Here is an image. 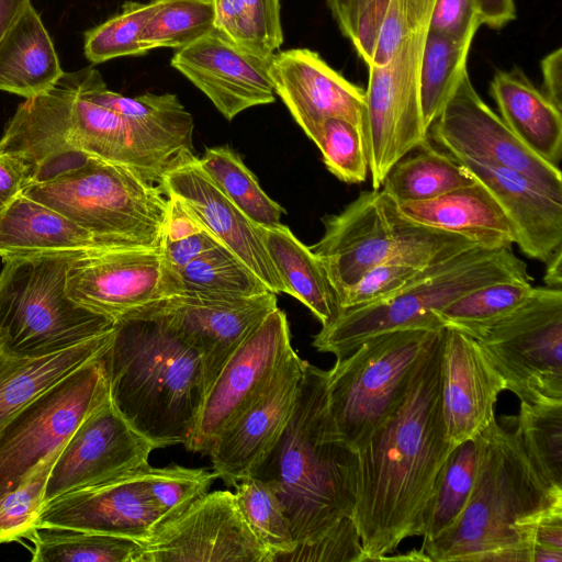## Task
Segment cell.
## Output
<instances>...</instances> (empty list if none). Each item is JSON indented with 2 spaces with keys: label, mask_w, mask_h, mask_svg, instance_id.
Masks as SVG:
<instances>
[{
  "label": "cell",
  "mask_w": 562,
  "mask_h": 562,
  "mask_svg": "<svg viewBox=\"0 0 562 562\" xmlns=\"http://www.w3.org/2000/svg\"><path fill=\"white\" fill-rule=\"evenodd\" d=\"M428 140L416 154L401 158L384 179L381 189L397 204L431 200L475 182L462 165Z\"/></svg>",
  "instance_id": "obj_34"
},
{
  "label": "cell",
  "mask_w": 562,
  "mask_h": 562,
  "mask_svg": "<svg viewBox=\"0 0 562 562\" xmlns=\"http://www.w3.org/2000/svg\"><path fill=\"white\" fill-rule=\"evenodd\" d=\"M269 58L252 54L215 29L176 50L170 65L201 90L228 121L274 102Z\"/></svg>",
  "instance_id": "obj_22"
},
{
  "label": "cell",
  "mask_w": 562,
  "mask_h": 562,
  "mask_svg": "<svg viewBox=\"0 0 562 562\" xmlns=\"http://www.w3.org/2000/svg\"><path fill=\"white\" fill-rule=\"evenodd\" d=\"M506 382L482 345L445 327L441 352V411L447 439L457 446L476 437L495 419Z\"/></svg>",
  "instance_id": "obj_24"
},
{
  "label": "cell",
  "mask_w": 562,
  "mask_h": 562,
  "mask_svg": "<svg viewBox=\"0 0 562 562\" xmlns=\"http://www.w3.org/2000/svg\"><path fill=\"white\" fill-rule=\"evenodd\" d=\"M292 350L286 314L277 307L244 339L215 376L186 448L207 456L218 435L261 395Z\"/></svg>",
  "instance_id": "obj_14"
},
{
  "label": "cell",
  "mask_w": 562,
  "mask_h": 562,
  "mask_svg": "<svg viewBox=\"0 0 562 562\" xmlns=\"http://www.w3.org/2000/svg\"><path fill=\"white\" fill-rule=\"evenodd\" d=\"M31 0H0V41Z\"/></svg>",
  "instance_id": "obj_58"
},
{
  "label": "cell",
  "mask_w": 562,
  "mask_h": 562,
  "mask_svg": "<svg viewBox=\"0 0 562 562\" xmlns=\"http://www.w3.org/2000/svg\"><path fill=\"white\" fill-rule=\"evenodd\" d=\"M437 330L411 328L373 336L327 370L329 413L352 449L358 451L398 405Z\"/></svg>",
  "instance_id": "obj_10"
},
{
  "label": "cell",
  "mask_w": 562,
  "mask_h": 562,
  "mask_svg": "<svg viewBox=\"0 0 562 562\" xmlns=\"http://www.w3.org/2000/svg\"><path fill=\"white\" fill-rule=\"evenodd\" d=\"M58 454L46 460L23 484L0 498V543L21 539L35 527L44 506L47 479Z\"/></svg>",
  "instance_id": "obj_49"
},
{
  "label": "cell",
  "mask_w": 562,
  "mask_h": 562,
  "mask_svg": "<svg viewBox=\"0 0 562 562\" xmlns=\"http://www.w3.org/2000/svg\"><path fill=\"white\" fill-rule=\"evenodd\" d=\"M544 265L547 266L543 276L546 286L562 289V250Z\"/></svg>",
  "instance_id": "obj_59"
},
{
  "label": "cell",
  "mask_w": 562,
  "mask_h": 562,
  "mask_svg": "<svg viewBox=\"0 0 562 562\" xmlns=\"http://www.w3.org/2000/svg\"><path fill=\"white\" fill-rule=\"evenodd\" d=\"M358 454L328 408L327 370L305 362L293 413L249 476L268 485L295 549L282 562H363L353 513Z\"/></svg>",
  "instance_id": "obj_1"
},
{
  "label": "cell",
  "mask_w": 562,
  "mask_h": 562,
  "mask_svg": "<svg viewBox=\"0 0 562 562\" xmlns=\"http://www.w3.org/2000/svg\"><path fill=\"white\" fill-rule=\"evenodd\" d=\"M267 252L289 290L322 326L328 325L340 308L327 276L308 246L284 224L258 225Z\"/></svg>",
  "instance_id": "obj_33"
},
{
  "label": "cell",
  "mask_w": 562,
  "mask_h": 562,
  "mask_svg": "<svg viewBox=\"0 0 562 562\" xmlns=\"http://www.w3.org/2000/svg\"><path fill=\"white\" fill-rule=\"evenodd\" d=\"M155 449L109 398L81 422L57 456L47 479L44 505L143 469Z\"/></svg>",
  "instance_id": "obj_18"
},
{
  "label": "cell",
  "mask_w": 562,
  "mask_h": 562,
  "mask_svg": "<svg viewBox=\"0 0 562 562\" xmlns=\"http://www.w3.org/2000/svg\"><path fill=\"white\" fill-rule=\"evenodd\" d=\"M23 538L33 543V562H139L142 542L102 532L35 526Z\"/></svg>",
  "instance_id": "obj_35"
},
{
  "label": "cell",
  "mask_w": 562,
  "mask_h": 562,
  "mask_svg": "<svg viewBox=\"0 0 562 562\" xmlns=\"http://www.w3.org/2000/svg\"><path fill=\"white\" fill-rule=\"evenodd\" d=\"M0 153L23 162L29 181L43 168L76 156L125 167L156 184L171 165L122 115L87 98L71 72L19 105L0 139Z\"/></svg>",
  "instance_id": "obj_5"
},
{
  "label": "cell",
  "mask_w": 562,
  "mask_h": 562,
  "mask_svg": "<svg viewBox=\"0 0 562 562\" xmlns=\"http://www.w3.org/2000/svg\"><path fill=\"white\" fill-rule=\"evenodd\" d=\"M277 303L271 291L249 296L186 291L140 310L158 316L199 350L207 391L231 355Z\"/></svg>",
  "instance_id": "obj_19"
},
{
  "label": "cell",
  "mask_w": 562,
  "mask_h": 562,
  "mask_svg": "<svg viewBox=\"0 0 562 562\" xmlns=\"http://www.w3.org/2000/svg\"><path fill=\"white\" fill-rule=\"evenodd\" d=\"M274 93L314 143L328 117L347 120L364 133L366 92L308 48L278 50L268 63Z\"/></svg>",
  "instance_id": "obj_21"
},
{
  "label": "cell",
  "mask_w": 562,
  "mask_h": 562,
  "mask_svg": "<svg viewBox=\"0 0 562 562\" xmlns=\"http://www.w3.org/2000/svg\"><path fill=\"white\" fill-rule=\"evenodd\" d=\"M515 430L531 465L547 486L562 491V402H520Z\"/></svg>",
  "instance_id": "obj_41"
},
{
  "label": "cell",
  "mask_w": 562,
  "mask_h": 562,
  "mask_svg": "<svg viewBox=\"0 0 562 562\" xmlns=\"http://www.w3.org/2000/svg\"><path fill=\"white\" fill-rule=\"evenodd\" d=\"M481 26L474 0H436L428 31L454 40L475 36Z\"/></svg>",
  "instance_id": "obj_52"
},
{
  "label": "cell",
  "mask_w": 562,
  "mask_h": 562,
  "mask_svg": "<svg viewBox=\"0 0 562 562\" xmlns=\"http://www.w3.org/2000/svg\"><path fill=\"white\" fill-rule=\"evenodd\" d=\"M147 467V465H146ZM112 482L46 503L35 526H57L147 541L162 522L145 468Z\"/></svg>",
  "instance_id": "obj_25"
},
{
  "label": "cell",
  "mask_w": 562,
  "mask_h": 562,
  "mask_svg": "<svg viewBox=\"0 0 562 562\" xmlns=\"http://www.w3.org/2000/svg\"><path fill=\"white\" fill-rule=\"evenodd\" d=\"M142 544L139 562H273L227 490L205 493Z\"/></svg>",
  "instance_id": "obj_17"
},
{
  "label": "cell",
  "mask_w": 562,
  "mask_h": 562,
  "mask_svg": "<svg viewBox=\"0 0 562 562\" xmlns=\"http://www.w3.org/2000/svg\"><path fill=\"white\" fill-rule=\"evenodd\" d=\"M541 91L562 110V49L549 53L540 63Z\"/></svg>",
  "instance_id": "obj_56"
},
{
  "label": "cell",
  "mask_w": 562,
  "mask_h": 562,
  "mask_svg": "<svg viewBox=\"0 0 562 562\" xmlns=\"http://www.w3.org/2000/svg\"><path fill=\"white\" fill-rule=\"evenodd\" d=\"M443 151L501 166L529 178L544 193L562 202V172L531 151L480 97L468 71L428 130Z\"/></svg>",
  "instance_id": "obj_15"
},
{
  "label": "cell",
  "mask_w": 562,
  "mask_h": 562,
  "mask_svg": "<svg viewBox=\"0 0 562 562\" xmlns=\"http://www.w3.org/2000/svg\"><path fill=\"white\" fill-rule=\"evenodd\" d=\"M144 476L147 490L161 514L162 522L175 518L207 493L213 481L217 479L213 471L205 469L180 465L153 468L149 464L145 468Z\"/></svg>",
  "instance_id": "obj_47"
},
{
  "label": "cell",
  "mask_w": 562,
  "mask_h": 562,
  "mask_svg": "<svg viewBox=\"0 0 562 562\" xmlns=\"http://www.w3.org/2000/svg\"><path fill=\"white\" fill-rule=\"evenodd\" d=\"M476 475L469 502L453 528L424 543L431 562H532L520 537L532 515L562 499L547 486L514 431L494 419L481 434Z\"/></svg>",
  "instance_id": "obj_4"
},
{
  "label": "cell",
  "mask_w": 562,
  "mask_h": 562,
  "mask_svg": "<svg viewBox=\"0 0 562 562\" xmlns=\"http://www.w3.org/2000/svg\"><path fill=\"white\" fill-rule=\"evenodd\" d=\"M473 37L454 40L427 31L419 68V97L425 128L439 116L463 75Z\"/></svg>",
  "instance_id": "obj_37"
},
{
  "label": "cell",
  "mask_w": 562,
  "mask_h": 562,
  "mask_svg": "<svg viewBox=\"0 0 562 562\" xmlns=\"http://www.w3.org/2000/svg\"><path fill=\"white\" fill-rule=\"evenodd\" d=\"M64 74L53 41L30 2L0 41V90L32 98L55 87Z\"/></svg>",
  "instance_id": "obj_31"
},
{
  "label": "cell",
  "mask_w": 562,
  "mask_h": 562,
  "mask_svg": "<svg viewBox=\"0 0 562 562\" xmlns=\"http://www.w3.org/2000/svg\"><path fill=\"white\" fill-rule=\"evenodd\" d=\"M83 251L3 259L0 272V352L15 357L54 353L111 331L115 319L74 301L67 272Z\"/></svg>",
  "instance_id": "obj_8"
},
{
  "label": "cell",
  "mask_w": 562,
  "mask_h": 562,
  "mask_svg": "<svg viewBox=\"0 0 562 562\" xmlns=\"http://www.w3.org/2000/svg\"><path fill=\"white\" fill-rule=\"evenodd\" d=\"M109 398L99 356L11 417L0 430V498L58 454L81 422Z\"/></svg>",
  "instance_id": "obj_11"
},
{
  "label": "cell",
  "mask_w": 562,
  "mask_h": 562,
  "mask_svg": "<svg viewBox=\"0 0 562 562\" xmlns=\"http://www.w3.org/2000/svg\"><path fill=\"white\" fill-rule=\"evenodd\" d=\"M481 25L499 30L516 19L514 0H474Z\"/></svg>",
  "instance_id": "obj_57"
},
{
  "label": "cell",
  "mask_w": 562,
  "mask_h": 562,
  "mask_svg": "<svg viewBox=\"0 0 562 562\" xmlns=\"http://www.w3.org/2000/svg\"><path fill=\"white\" fill-rule=\"evenodd\" d=\"M305 360L293 349L261 395L215 439L212 471L227 486L249 477L293 413Z\"/></svg>",
  "instance_id": "obj_23"
},
{
  "label": "cell",
  "mask_w": 562,
  "mask_h": 562,
  "mask_svg": "<svg viewBox=\"0 0 562 562\" xmlns=\"http://www.w3.org/2000/svg\"><path fill=\"white\" fill-rule=\"evenodd\" d=\"M238 507L257 539L282 562L296 547L290 524L271 488L255 477L234 485Z\"/></svg>",
  "instance_id": "obj_44"
},
{
  "label": "cell",
  "mask_w": 562,
  "mask_h": 562,
  "mask_svg": "<svg viewBox=\"0 0 562 562\" xmlns=\"http://www.w3.org/2000/svg\"><path fill=\"white\" fill-rule=\"evenodd\" d=\"M530 280L528 267L512 248L475 246L426 267L394 295L380 302L341 310L313 337V347L340 359L364 340L381 334L445 328L437 312L480 286L506 280Z\"/></svg>",
  "instance_id": "obj_7"
},
{
  "label": "cell",
  "mask_w": 562,
  "mask_h": 562,
  "mask_svg": "<svg viewBox=\"0 0 562 562\" xmlns=\"http://www.w3.org/2000/svg\"><path fill=\"white\" fill-rule=\"evenodd\" d=\"M408 220L459 234L481 247L512 248L515 237L503 210L477 181L441 196L398 204Z\"/></svg>",
  "instance_id": "obj_28"
},
{
  "label": "cell",
  "mask_w": 562,
  "mask_h": 562,
  "mask_svg": "<svg viewBox=\"0 0 562 562\" xmlns=\"http://www.w3.org/2000/svg\"><path fill=\"white\" fill-rule=\"evenodd\" d=\"M448 154V153H447ZM496 200L520 251L547 263L562 250V202L555 201L522 173L449 154Z\"/></svg>",
  "instance_id": "obj_26"
},
{
  "label": "cell",
  "mask_w": 562,
  "mask_h": 562,
  "mask_svg": "<svg viewBox=\"0 0 562 562\" xmlns=\"http://www.w3.org/2000/svg\"><path fill=\"white\" fill-rule=\"evenodd\" d=\"M501 119L537 156L560 167L562 113L519 68L497 70L490 83Z\"/></svg>",
  "instance_id": "obj_29"
},
{
  "label": "cell",
  "mask_w": 562,
  "mask_h": 562,
  "mask_svg": "<svg viewBox=\"0 0 562 562\" xmlns=\"http://www.w3.org/2000/svg\"><path fill=\"white\" fill-rule=\"evenodd\" d=\"M530 280H506L474 289L437 312L443 327L473 338L515 312L533 291Z\"/></svg>",
  "instance_id": "obj_39"
},
{
  "label": "cell",
  "mask_w": 562,
  "mask_h": 562,
  "mask_svg": "<svg viewBox=\"0 0 562 562\" xmlns=\"http://www.w3.org/2000/svg\"><path fill=\"white\" fill-rule=\"evenodd\" d=\"M94 248L102 247L90 233L23 193L0 212L2 259Z\"/></svg>",
  "instance_id": "obj_30"
},
{
  "label": "cell",
  "mask_w": 562,
  "mask_h": 562,
  "mask_svg": "<svg viewBox=\"0 0 562 562\" xmlns=\"http://www.w3.org/2000/svg\"><path fill=\"white\" fill-rule=\"evenodd\" d=\"M22 193L75 222L102 248H159L168 198L131 169L77 156L43 170Z\"/></svg>",
  "instance_id": "obj_6"
},
{
  "label": "cell",
  "mask_w": 562,
  "mask_h": 562,
  "mask_svg": "<svg viewBox=\"0 0 562 562\" xmlns=\"http://www.w3.org/2000/svg\"><path fill=\"white\" fill-rule=\"evenodd\" d=\"M27 183L26 166L18 157L0 153V212L22 193Z\"/></svg>",
  "instance_id": "obj_55"
},
{
  "label": "cell",
  "mask_w": 562,
  "mask_h": 562,
  "mask_svg": "<svg viewBox=\"0 0 562 562\" xmlns=\"http://www.w3.org/2000/svg\"><path fill=\"white\" fill-rule=\"evenodd\" d=\"M100 359L112 404L137 432L156 448L189 443L206 393L198 349L139 310L116 319Z\"/></svg>",
  "instance_id": "obj_3"
},
{
  "label": "cell",
  "mask_w": 562,
  "mask_h": 562,
  "mask_svg": "<svg viewBox=\"0 0 562 562\" xmlns=\"http://www.w3.org/2000/svg\"><path fill=\"white\" fill-rule=\"evenodd\" d=\"M218 246L224 245L205 229L180 240L160 244L159 250L167 265L176 271L201 254Z\"/></svg>",
  "instance_id": "obj_53"
},
{
  "label": "cell",
  "mask_w": 562,
  "mask_h": 562,
  "mask_svg": "<svg viewBox=\"0 0 562 562\" xmlns=\"http://www.w3.org/2000/svg\"><path fill=\"white\" fill-rule=\"evenodd\" d=\"M71 76L87 98L122 115L171 162L183 153L193 151V119L176 94L122 95L108 89L101 74L92 66L72 71Z\"/></svg>",
  "instance_id": "obj_27"
},
{
  "label": "cell",
  "mask_w": 562,
  "mask_h": 562,
  "mask_svg": "<svg viewBox=\"0 0 562 562\" xmlns=\"http://www.w3.org/2000/svg\"><path fill=\"white\" fill-rule=\"evenodd\" d=\"M215 30L241 48L270 58L283 43L280 0H212Z\"/></svg>",
  "instance_id": "obj_38"
},
{
  "label": "cell",
  "mask_w": 562,
  "mask_h": 562,
  "mask_svg": "<svg viewBox=\"0 0 562 562\" xmlns=\"http://www.w3.org/2000/svg\"><path fill=\"white\" fill-rule=\"evenodd\" d=\"M176 272L181 284V293L190 291L249 296L270 291L225 246H218L201 254Z\"/></svg>",
  "instance_id": "obj_43"
},
{
  "label": "cell",
  "mask_w": 562,
  "mask_h": 562,
  "mask_svg": "<svg viewBox=\"0 0 562 562\" xmlns=\"http://www.w3.org/2000/svg\"><path fill=\"white\" fill-rule=\"evenodd\" d=\"M167 198L168 205L160 244L180 240L206 229L182 201L176 196Z\"/></svg>",
  "instance_id": "obj_54"
},
{
  "label": "cell",
  "mask_w": 562,
  "mask_h": 562,
  "mask_svg": "<svg viewBox=\"0 0 562 562\" xmlns=\"http://www.w3.org/2000/svg\"><path fill=\"white\" fill-rule=\"evenodd\" d=\"M477 456V436L457 445L448 456L425 513L423 544L445 536L461 517L473 488Z\"/></svg>",
  "instance_id": "obj_36"
},
{
  "label": "cell",
  "mask_w": 562,
  "mask_h": 562,
  "mask_svg": "<svg viewBox=\"0 0 562 562\" xmlns=\"http://www.w3.org/2000/svg\"><path fill=\"white\" fill-rule=\"evenodd\" d=\"M324 234L310 249L338 300L374 266L406 255L423 267L477 246L459 234L406 218L382 189L363 191L341 212L323 218Z\"/></svg>",
  "instance_id": "obj_9"
},
{
  "label": "cell",
  "mask_w": 562,
  "mask_h": 562,
  "mask_svg": "<svg viewBox=\"0 0 562 562\" xmlns=\"http://www.w3.org/2000/svg\"><path fill=\"white\" fill-rule=\"evenodd\" d=\"M476 339L520 402H562V289L533 288Z\"/></svg>",
  "instance_id": "obj_12"
},
{
  "label": "cell",
  "mask_w": 562,
  "mask_h": 562,
  "mask_svg": "<svg viewBox=\"0 0 562 562\" xmlns=\"http://www.w3.org/2000/svg\"><path fill=\"white\" fill-rule=\"evenodd\" d=\"M66 291L77 303L116 321L181 293V284L159 248H94L74 258Z\"/></svg>",
  "instance_id": "obj_16"
},
{
  "label": "cell",
  "mask_w": 562,
  "mask_h": 562,
  "mask_svg": "<svg viewBox=\"0 0 562 562\" xmlns=\"http://www.w3.org/2000/svg\"><path fill=\"white\" fill-rule=\"evenodd\" d=\"M436 0H386L367 60L384 64L411 34L428 29Z\"/></svg>",
  "instance_id": "obj_48"
},
{
  "label": "cell",
  "mask_w": 562,
  "mask_h": 562,
  "mask_svg": "<svg viewBox=\"0 0 562 562\" xmlns=\"http://www.w3.org/2000/svg\"><path fill=\"white\" fill-rule=\"evenodd\" d=\"M139 44L148 53L159 47L182 48L215 29L212 0H154Z\"/></svg>",
  "instance_id": "obj_42"
},
{
  "label": "cell",
  "mask_w": 562,
  "mask_h": 562,
  "mask_svg": "<svg viewBox=\"0 0 562 562\" xmlns=\"http://www.w3.org/2000/svg\"><path fill=\"white\" fill-rule=\"evenodd\" d=\"M166 196H176L218 241L235 254L273 293L289 290L273 266L258 225L218 188L193 151L178 156L159 184Z\"/></svg>",
  "instance_id": "obj_20"
},
{
  "label": "cell",
  "mask_w": 562,
  "mask_h": 562,
  "mask_svg": "<svg viewBox=\"0 0 562 562\" xmlns=\"http://www.w3.org/2000/svg\"><path fill=\"white\" fill-rule=\"evenodd\" d=\"M200 162L224 194L255 224L281 223L285 210L260 187L255 175L229 146L206 148Z\"/></svg>",
  "instance_id": "obj_40"
},
{
  "label": "cell",
  "mask_w": 562,
  "mask_h": 562,
  "mask_svg": "<svg viewBox=\"0 0 562 562\" xmlns=\"http://www.w3.org/2000/svg\"><path fill=\"white\" fill-rule=\"evenodd\" d=\"M113 329L40 357L0 352V430L18 412L109 346Z\"/></svg>",
  "instance_id": "obj_32"
},
{
  "label": "cell",
  "mask_w": 562,
  "mask_h": 562,
  "mask_svg": "<svg viewBox=\"0 0 562 562\" xmlns=\"http://www.w3.org/2000/svg\"><path fill=\"white\" fill-rule=\"evenodd\" d=\"M428 29L406 37L382 65H369L364 140L373 190L390 169L428 138L424 126L419 68Z\"/></svg>",
  "instance_id": "obj_13"
},
{
  "label": "cell",
  "mask_w": 562,
  "mask_h": 562,
  "mask_svg": "<svg viewBox=\"0 0 562 562\" xmlns=\"http://www.w3.org/2000/svg\"><path fill=\"white\" fill-rule=\"evenodd\" d=\"M442 333L420 355L398 405L357 451L353 520L363 561H382L403 540L423 536L427 506L456 447L441 411Z\"/></svg>",
  "instance_id": "obj_2"
},
{
  "label": "cell",
  "mask_w": 562,
  "mask_h": 562,
  "mask_svg": "<svg viewBox=\"0 0 562 562\" xmlns=\"http://www.w3.org/2000/svg\"><path fill=\"white\" fill-rule=\"evenodd\" d=\"M314 144L325 167L337 179L349 184L366 181L369 166L361 128L347 120L328 117L321 124Z\"/></svg>",
  "instance_id": "obj_46"
},
{
  "label": "cell",
  "mask_w": 562,
  "mask_h": 562,
  "mask_svg": "<svg viewBox=\"0 0 562 562\" xmlns=\"http://www.w3.org/2000/svg\"><path fill=\"white\" fill-rule=\"evenodd\" d=\"M155 8L154 0L124 2L119 13L86 32V58L97 65L117 57L146 55L139 38Z\"/></svg>",
  "instance_id": "obj_45"
},
{
  "label": "cell",
  "mask_w": 562,
  "mask_h": 562,
  "mask_svg": "<svg viewBox=\"0 0 562 562\" xmlns=\"http://www.w3.org/2000/svg\"><path fill=\"white\" fill-rule=\"evenodd\" d=\"M426 267L406 255H396L368 270L339 300L340 311L385 300L413 282Z\"/></svg>",
  "instance_id": "obj_50"
},
{
  "label": "cell",
  "mask_w": 562,
  "mask_h": 562,
  "mask_svg": "<svg viewBox=\"0 0 562 562\" xmlns=\"http://www.w3.org/2000/svg\"><path fill=\"white\" fill-rule=\"evenodd\" d=\"M341 34L367 60L386 0H325Z\"/></svg>",
  "instance_id": "obj_51"
}]
</instances>
